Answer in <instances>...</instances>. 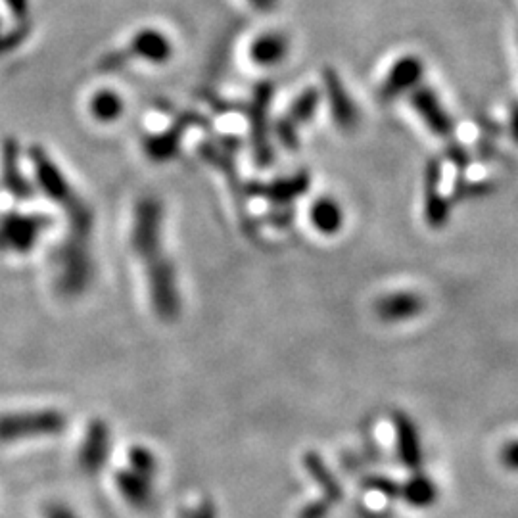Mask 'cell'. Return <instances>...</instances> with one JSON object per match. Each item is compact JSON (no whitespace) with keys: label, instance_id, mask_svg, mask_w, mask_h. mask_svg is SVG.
<instances>
[{"label":"cell","instance_id":"6da1fadb","mask_svg":"<svg viewBox=\"0 0 518 518\" xmlns=\"http://www.w3.org/2000/svg\"><path fill=\"white\" fill-rule=\"evenodd\" d=\"M142 265L146 271L148 298H150L154 313L162 321H175L181 315L183 298H181L177 269H175L173 261L162 254Z\"/></svg>","mask_w":518,"mask_h":518},{"label":"cell","instance_id":"7a4b0ae2","mask_svg":"<svg viewBox=\"0 0 518 518\" xmlns=\"http://www.w3.org/2000/svg\"><path fill=\"white\" fill-rule=\"evenodd\" d=\"M131 248L141 263L152 261L164 252V206L154 196H144L133 213Z\"/></svg>","mask_w":518,"mask_h":518},{"label":"cell","instance_id":"3957f363","mask_svg":"<svg viewBox=\"0 0 518 518\" xmlns=\"http://www.w3.org/2000/svg\"><path fill=\"white\" fill-rule=\"evenodd\" d=\"M95 279L89 238L71 236L58 254V288L64 296H81Z\"/></svg>","mask_w":518,"mask_h":518},{"label":"cell","instance_id":"277c9868","mask_svg":"<svg viewBox=\"0 0 518 518\" xmlns=\"http://www.w3.org/2000/svg\"><path fill=\"white\" fill-rule=\"evenodd\" d=\"M273 93H275L273 83H269V81L259 83L248 108H246V114L250 118L252 152H254V160L259 167L273 164V158H275L271 139H269V106L273 100Z\"/></svg>","mask_w":518,"mask_h":518},{"label":"cell","instance_id":"5b68a950","mask_svg":"<svg viewBox=\"0 0 518 518\" xmlns=\"http://www.w3.org/2000/svg\"><path fill=\"white\" fill-rule=\"evenodd\" d=\"M204 125H206V118H202L198 112H185V114L177 116L173 125L167 127L162 133L148 135L142 141V148L152 162L164 164V162H169L177 156V152L183 144V137L189 129L204 127Z\"/></svg>","mask_w":518,"mask_h":518},{"label":"cell","instance_id":"8992f818","mask_svg":"<svg viewBox=\"0 0 518 518\" xmlns=\"http://www.w3.org/2000/svg\"><path fill=\"white\" fill-rule=\"evenodd\" d=\"M66 417L60 411H37L10 417L0 423L2 438H41L64 432Z\"/></svg>","mask_w":518,"mask_h":518},{"label":"cell","instance_id":"52a82bcc","mask_svg":"<svg viewBox=\"0 0 518 518\" xmlns=\"http://www.w3.org/2000/svg\"><path fill=\"white\" fill-rule=\"evenodd\" d=\"M112 451V430L106 421L95 419L87 426L81 448L77 451L79 469L93 476L104 471Z\"/></svg>","mask_w":518,"mask_h":518},{"label":"cell","instance_id":"ba28073f","mask_svg":"<svg viewBox=\"0 0 518 518\" xmlns=\"http://www.w3.org/2000/svg\"><path fill=\"white\" fill-rule=\"evenodd\" d=\"M309 183H311L309 173L298 171L294 175L275 179L271 183H250L244 192L254 198H263L277 208H288L294 200L306 194Z\"/></svg>","mask_w":518,"mask_h":518},{"label":"cell","instance_id":"9c48e42d","mask_svg":"<svg viewBox=\"0 0 518 518\" xmlns=\"http://www.w3.org/2000/svg\"><path fill=\"white\" fill-rule=\"evenodd\" d=\"M323 85H325V93H327L330 114H332L334 123L342 131H352L355 125L359 123V112H357L354 98L348 93L340 73L334 68H325L323 70Z\"/></svg>","mask_w":518,"mask_h":518},{"label":"cell","instance_id":"30bf717a","mask_svg":"<svg viewBox=\"0 0 518 518\" xmlns=\"http://www.w3.org/2000/svg\"><path fill=\"white\" fill-rule=\"evenodd\" d=\"M50 225L47 217H12L2 231V244L16 252H27Z\"/></svg>","mask_w":518,"mask_h":518},{"label":"cell","instance_id":"8fae6325","mask_svg":"<svg viewBox=\"0 0 518 518\" xmlns=\"http://www.w3.org/2000/svg\"><path fill=\"white\" fill-rule=\"evenodd\" d=\"M127 52L131 58H141L150 64H165L173 56V45L160 29L144 27L133 35Z\"/></svg>","mask_w":518,"mask_h":518},{"label":"cell","instance_id":"7c38bea8","mask_svg":"<svg viewBox=\"0 0 518 518\" xmlns=\"http://www.w3.org/2000/svg\"><path fill=\"white\" fill-rule=\"evenodd\" d=\"M394 428H396V449H398L401 465L409 471H421L423 448H421V438H419L417 426L405 413H396Z\"/></svg>","mask_w":518,"mask_h":518},{"label":"cell","instance_id":"4fadbf2b","mask_svg":"<svg viewBox=\"0 0 518 518\" xmlns=\"http://www.w3.org/2000/svg\"><path fill=\"white\" fill-rule=\"evenodd\" d=\"M118 492L133 509L146 511L154 503V488L152 480L131 469H119L116 472Z\"/></svg>","mask_w":518,"mask_h":518},{"label":"cell","instance_id":"5bb4252c","mask_svg":"<svg viewBox=\"0 0 518 518\" xmlns=\"http://www.w3.org/2000/svg\"><path fill=\"white\" fill-rule=\"evenodd\" d=\"M423 75V64L415 56H405L396 62V66L390 70L384 85L380 87L382 100H394L403 95L407 89H411Z\"/></svg>","mask_w":518,"mask_h":518},{"label":"cell","instance_id":"9a60e30c","mask_svg":"<svg viewBox=\"0 0 518 518\" xmlns=\"http://www.w3.org/2000/svg\"><path fill=\"white\" fill-rule=\"evenodd\" d=\"M304 469L309 474V478L317 484V488L321 490V497L327 499L330 505H336L344 499L342 484L338 482L334 472L330 471L329 465L317 451H307L304 455Z\"/></svg>","mask_w":518,"mask_h":518},{"label":"cell","instance_id":"2e32d148","mask_svg":"<svg viewBox=\"0 0 518 518\" xmlns=\"http://www.w3.org/2000/svg\"><path fill=\"white\" fill-rule=\"evenodd\" d=\"M424 302L421 296L411 294V292H398L380 298L375 306L378 317L386 323H396L405 321L423 311Z\"/></svg>","mask_w":518,"mask_h":518},{"label":"cell","instance_id":"e0dca14e","mask_svg":"<svg viewBox=\"0 0 518 518\" xmlns=\"http://www.w3.org/2000/svg\"><path fill=\"white\" fill-rule=\"evenodd\" d=\"M288 37L279 31H267L254 39L250 47V60L261 68L279 66L288 54Z\"/></svg>","mask_w":518,"mask_h":518},{"label":"cell","instance_id":"ac0fdd59","mask_svg":"<svg viewBox=\"0 0 518 518\" xmlns=\"http://www.w3.org/2000/svg\"><path fill=\"white\" fill-rule=\"evenodd\" d=\"M309 221L319 235H338L344 227V208L330 196H321L309 208Z\"/></svg>","mask_w":518,"mask_h":518},{"label":"cell","instance_id":"d6986e66","mask_svg":"<svg viewBox=\"0 0 518 518\" xmlns=\"http://www.w3.org/2000/svg\"><path fill=\"white\" fill-rule=\"evenodd\" d=\"M411 104L417 110V114L424 119V123L436 133V135H448L451 131V119L444 112L438 96L430 89H419L411 96Z\"/></svg>","mask_w":518,"mask_h":518},{"label":"cell","instance_id":"ffe728a7","mask_svg":"<svg viewBox=\"0 0 518 518\" xmlns=\"http://www.w3.org/2000/svg\"><path fill=\"white\" fill-rule=\"evenodd\" d=\"M438 181L440 167L438 164L430 165L426 171V221L432 227H440L448 221V202L440 198Z\"/></svg>","mask_w":518,"mask_h":518},{"label":"cell","instance_id":"44dd1931","mask_svg":"<svg viewBox=\"0 0 518 518\" xmlns=\"http://www.w3.org/2000/svg\"><path fill=\"white\" fill-rule=\"evenodd\" d=\"M401 499H405L409 505L424 509L430 507L436 501V486L430 478H426L423 472H417L415 476H411L403 486H401Z\"/></svg>","mask_w":518,"mask_h":518},{"label":"cell","instance_id":"7402d4cb","mask_svg":"<svg viewBox=\"0 0 518 518\" xmlns=\"http://www.w3.org/2000/svg\"><path fill=\"white\" fill-rule=\"evenodd\" d=\"M89 110H91L93 118L98 119L100 123H112L121 118L125 108H123V98L116 91L102 89L91 98Z\"/></svg>","mask_w":518,"mask_h":518},{"label":"cell","instance_id":"603a6c76","mask_svg":"<svg viewBox=\"0 0 518 518\" xmlns=\"http://www.w3.org/2000/svg\"><path fill=\"white\" fill-rule=\"evenodd\" d=\"M321 104V93L315 87H309L306 91H302L298 98L290 104L286 118L290 119L292 123H296L298 127H304L311 119L317 116Z\"/></svg>","mask_w":518,"mask_h":518},{"label":"cell","instance_id":"cb8c5ba5","mask_svg":"<svg viewBox=\"0 0 518 518\" xmlns=\"http://www.w3.org/2000/svg\"><path fill=\"white\" fill-rule=\"evenodd\" d=\"M129 469L154 480V476L158 472V461L150 449L135 446V448L129 449Z\"/></svg>","mask_w":518,"mask_h":518},{"label":"cell","instance_id":"d4e9b609","mask_svg":"<svg viewBox=\"0 0 518 518\" xmlns=\"http://www.w3.org/2000/svg\"><path fill=\"white\" fill-rule=\"evenodd\" d=\"M363 488L369 490V492H378V494L384 495L388 499H398L401 494V486L396 480H392L388 476H380V474L365 476L363 478Z\"/></svg>","mask_w":518,"mask_h":518},{"label":"cell","instance_id":"484cf974","mask_svg":"<svg viewBox=\"0 0 518 518\" xmlns=\"http://www.w3.org/2000/svg\"><path fill=\"white\" fill-rule=\"evenodd\" d=\"M275 133H277L279 142L283 144L286 150H298V146H300V127L296 123H292L290 119L284 116L275 123Z\"/></svg>","mask_w":518,"mask_h":518},{"label":"cell","instance_id":"4316f807","mask_svg":"<svg viewBox=\"0 0 518 518\" xmlns=\"http://www.w3.org/2000/svg\"><path fill=\"white\" fill-rule=\"evenodd\" d=\"M129 60H131V54L127 52V48L114 50V52H108V54H104V56L100 58L98 70L106 71V73L123 70V68L129 64Z\"/></svg>","mask_w":518,"mask_h":518},{"label":"cell","instance_id":"83f0119b","mask_svg":"<svg viewBox=\"0 0 518 518\" xmlns=\"http://www.w3.org/2000/svg\"><path fill=\"white\" fill-rule=\"evenodd\" d=\"M330 511H332V505L327 499L321 497V499L307 501L306 505L298 511L296 518H329Z\"/></svg>","mask_w":518,"mask_h":518},{"label":"cell","instance_id":"f1b7e54d","mask_svg":"<svg viewBox=\"0 0 518 518\" xmlns=\"http://www.w3.org/2000/svg\"><path fill=\"white\" fill-rule=\"evenodd\" d=\"M292 217H294V213H292L290 208H279L277 212L269 213L267 221H269L271 225H275V227H286V225L292 223Z\"/></svg>","mask_w":518,"mask_h":518},{"label":"cell","instance_id":"f546056e","mask_svg":"<svg viewBox=\"0 0 518 518\" xmlns=\"http://www.w3.org/2000/svg\"><path fill=\"white\" fill-rule=\"evenodd\" d=\"M501 459H503L505 467L518 469V442H513V444H509L507 448L503 449Z\"/></svg>","mask_w":518,"mask_h":518},{"label":"cell","instance_id":"4dcf8cb0","mask_svg":"<svg viewBox=\"0 0 518 518\" xmlns=\"http://www.w3.org/2000/svg\"><path fill=\"white\" fill-rule=\"evenodd\" d=\"M189 518H217V511H215V505L212 501H202L192 513Z\"/></svg>","mask_w":518,"mask_h":518},{"label":"cell","instance_id":"1f68e13d","mask_svg":"<svg viewBox=\"0 0 518 518\" xmlns=\"http://www.w3.org/2000/svg\"><path fill=\"white\" fill-rule=\"evenodd\" d=\"M47 518H77L75 517V513L70 511L68 507H64V505H54V507H50L48 509Z\"/></svg>","mask_w":518,"mask_h":518},{"label":"cell","instance_id":"d6a6232c","mask_svg":"<svg viewBox=\"0 0 518 518\" xmlns=\"http://www.w3.org/2000/svg\"><path fill=\"white\" fill-rule=\"evenodd\" d=\"M250 6H254L259 12H271L279 6V0H248Z\"/></svg>","mask_w":518,"mask_h":518}]
</instances>
